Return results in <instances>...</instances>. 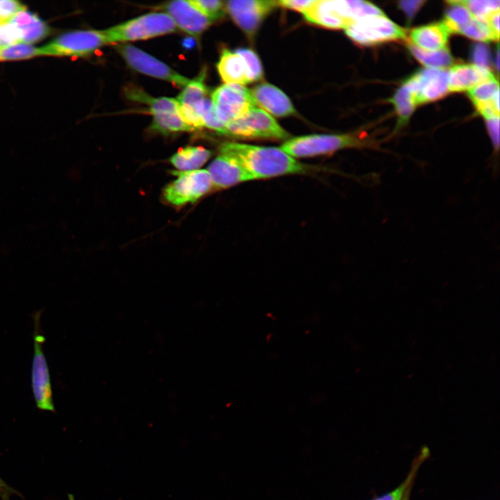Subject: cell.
I'll return each mask as SVG.
<instances>
[{
  "label": "cell",
  "mask_w": 500,
  "mask_h": 500,
  "mask_svg": "<svg viewBox=\"0 0 500 500\" xmlns=\"http://www.w3.org/2000/svg\"><path fill=\"white\" fill-rule=\"evenodd\" d=\"M219 153L233 159L253 180L305 174L310 169L281 148L226 142L220 146Z\"/></svg>",
  "instance_id": "6da1fadb"
},
{
  "label": "cell",
  "mask_w": 500,
  "mask_h": 500,
  "mask_svg": "<svg viewBox=\"0 0 500 500\" xmlns=\"http://www.w3.org/2000/svg\"><path fill=\"white\" fill-rule=\"evenodd\" d=\"M176 26L166 12L147 13L103 30L108 43L147 40L175 32Z\"/></svg>",
  "instance_id": "7a4b0ae2"
},
{
  "label": "cell",
  "mask_w": 500,
  "mask_h": 500,
  "mask_svg": "<svg viewBox=\"0 0 500 500\" xmlns=\"http://www.w3.org/2000/svg\"><path fill=\"white\" fill-rule=\"evenodd\" d=\"M367 146L351 134H314L296 137L285 142L281 149L292 158H306L338 150Z\"/></svg>",
  "instance_id": "3957f363"
},
{
  "label": "cell",
  "mask_w": 500,
  "mask_h": 500,
  "mask_svg": "<svg viewBox=\"0 0 500 500\" xmlns=\"http://www.w3.org/2000/svg\"><path fill=\"white\" fill-rule=\"evenodd\" d=\"M106 44L103 30H76L56 36L39 49L40 56L83 57Z\"/></svg>",
  "instance_id": "277c9868"
},
{
  "label": "cell",
  "mask_w": 500,
  "mask_h": 500,
  "mask_svg": "<svg viewBox=\"0 0 500 500\" xmlns=\"http://www.w3.org/2000/svg\"><path fill=\"white\" fill-rule=\"evenodd\" d=\"M173 174L176 178L169 183L163 190L165 199L172 205L181 206L194 203L212 188L206 169L174 171Z\"/></svg>",
  "instance_id": "5b68a950"
},
{
  "label": "cell",
  "mask_w": 500,
  "mask_h": 500,
  "mask_svg": "<svg viewBox=\"0 0 500 500\" xmlns=\"http://www.w3.org/2000/svg\"><path fill=\"white\" fill-rule=\"evenodd\" d=\"M346 34L362 45H374L405 38V31L384 15L370 16L350 22Z\"/></svg>",
  "instance_id": "8992f818"
},
{
  "label": "cell",
  "mask_w": 500,
  "mask_h": 500,
  "mask_svg": "<svg viewBox=\"0 0 500 500\" xmlns=\"http://www.w3.org/2000/svg\"><path fill=\"white\" fill-rule=\"evenodd\" d=\"M226 128L227 135L242 138L283 140L290 136L268 112L256 106Z\"/></svg>",
  "instance_id": "52a82bcc"
},
{
  "label": "cell",
  "mask_w": 500,
  "mask_h": 500,
  "mask_svg": "<svg viewBox=\"0 0 500 500\" xmlns=\"http://www.w3.org/2000/svg\"><path fill=\"white\" fill-rule=\"evenodd\" d=\"M211 101L219 120L226 125L256 106L251 90L238 84H224L215 89Z\"/></svg>",
  "instance_id": "ba28073f"
},
{
  "label": "cell",
  "mask_w": 500,
  "mask_h": 500,
  "mask_svg": "<svg viewBox=\"0 0 500 500\" xmlns=\"http://www.w3.org/2000/svg\"><path fill=\"white\" fill-rule=\"evenodd\" d=\"M117 50L128 65L138 72L169 81L179 87H185L190 81L162 61L135 47L130 44L120 45Z\"/></svg>",
  "instance_id": "9c48e42d"
},
{
  "label": "cell",
  "mask_w": 500,
  "mask_h": 500,
  "mask_svg": "<svg viewBox=\"0 0 500 500\" xmlns=\"http://www.w3.org/2000/svg\"><path fill=\"white\" fill-rule=\"evenodd\" d=\"M44 340L42 335L35 334L31 373L32 389L37 408L42 410L55 412L49 367L42 350Z\"/></svg>",
  "instance_id": "30bf717a"
},
{
  "label": "cell",
  "mask_w": 500,
  "mask_h": 500,
  "mask_svg": "<svg viewBox=\"0 0 500 500\" xmlns=\"http://www.w3.org/2000/svg\"><path fill=\"white\" fill-rule=\"evenodd\" d=\"M276 4L274 1L233 0L226 2V8L238 26L251 35Z\"/></svg>",
  "instance_id": "8fae6325"
},
{
  "label": "cell",
  "mask_w": 500,
  "mask_h": 500,
  "mask_svg": "<svg viewBox=\"0 0 500 500\" xmlns=\"http://www.w3.org/2000/svg\"><path fill=\"white\" fill-rule=\"evenodd\" d=\"M165 8L176 27L192 36H199L212 22L190 1H172Z\"/></svg>",
  "instance_id": "7c38bea8"
},
{
  "label": "cell",
  "mask_w": 500,
  "mask_h": 500,
  "mask_svg": "<svg viewBox=\"0 0 500 500\" xmlns=\"http://www.w3.org/2000/svg\"><path fill=\"white\" fill-rule=\"evenodd\" d=\"M417 87V106L443 98L449 92V72L444 69H421L412 75Z\"/></svg>",
  "instance_id": "4fadbf2b"
},
{
  "label": "cell",
  "mask_w": 500,
  "mask_h": 500,
  "mask_svg": "<svg viewBox=\"0 0 500 500\" xmlns=\"http://www.w3.org/2000/svg\"><path fill=\"white\" fill-rule=\"evenodd\" d=\"M205 78L206 72L203 70L198 76L190 81L176 99L183 119L192 128H199L202 124L201 117L196 112V108L206 97Z\"/></svg>",
  "instance_id": "5bb4252c"
},
{
  "label": "cell",
  "mask_w": 500,
  "mask_h": 500,
  "mask_svg": "<svg viewBox=\"0 0 500 500\" xmlns=\"http://www.w3.org/2000/svg\"><path fill=\"white\" fill-rule=\"evenodd\" d=\"M206 170L210 175L212 188L216 189H225L253 180L233 159L219 152Z\"/></svg>",
  "instance_id": "9a60e30c"
},
{
  "label": "cell",
  "mask_w": 500,
  "mask_h": 500,
  "mask_svg": "<svg viewBox=\"0 0 500 500\" xmlns=\"http://www.w3.org/2000/svg\"><path fill=\"white\" fill-rule=\"evenodd\" d=\"M251 92L256 104L274 116L286 117L295 113L290 99L273 85L262 83L255 86Z\"/></svg>",
  "instance_id": "2e32d148"
},
{
  "label": "cell",
  "mask_w": 500,
  "mask_h": 500,
  "mask_svg": "<svg viewBox=\"0 0 500 500\" xmlns=\"http://www.w3.org/2000/svg\"><path fill=\"white\" fill-rule=\"evenodd\" d=\"M494 77L490 70L474 64H459L449 72V92H462L471 90L481 83Z\"/></svg>",
  "instance_id": "e0dca14e"
},
{
  "label": "cell",
  "mask_w": 500,
  "mask_h": 500,
  "mask_svg": "<svg viewBox=\"0 0 500 500\" xmlns=\"http://www.w3.org/2000/svg\"><path fill=\"white\" fill-rule=\"evenodd\" d=\"M21 42L33 44L50 33V28L39 16L26 9L17 13L10 21Z\"/></svg>",
  "instance_id": "ac0fdd59"
},
{
  "label": "cell",
  "mask_w": 500,
  "mask_h": 500,
  "mask_svg": "<svg viewBox=\"0 0 500 500\" xmlns=\"http://www.w3.org/2000/svg\"><path fill=\"white\" fill-rule=\"evenodd\" d=\"M449 34L443 22L433 23L412 29L410 43L423 50L437 51L446 48Z\"/></svg>",
  "instance_id": "d6986e66"
},
{
  "label": "cell",
  "mask_w": 500,
  "mask_h": 500,
  "mask_svg": "<svg viewBox=\"0 0 500 500\" xmlns=\"http://www.w3.org/2000/svg\"><path fill=\"white\" fill-rule=\"evenodd\" d=\"M217 68L225 84L244 85L249 83L244 62L235 51L224 49L217 64Z\"/></svg>",
  "instance_id": "ffe728a7"
},
{
  "label": "cell",
  "mask_w": 500,
  "mask_h": 500,
  "mask_svg": "<svg viewBox=\"0 0 500 500\" xmlns=\"http://www.w3.org/2000/svg\"><path fill=\"white\" fill-rule=\"evenodd\" d=\"M303 15L307 21L329 28L344 29L349 24L338 13L333 0L315 1Z\"/></svg>",
  "instance_id": "44dd1931"
},
{
  "label": "cell",
  "mask_w": 500,
  "mask_h": 500,
  "mask_svg": "<svg viewBox=\"0 0 500 500\" xmlns=\"http://www.w3.org/2000/svg\"><path fill=\"white\" fill-rule=\"evenodd\" d=\"M211 152L202 147L186 146L179 149L169 159L176 171L199 169L210 158Z\"/></svg>",
  "instance_id": "7402d4cb"
},
{
  "label": "cell",
  "mask_w": 500,
  "mask_h": 500,
  "mask_svg": "<svg viewBox=\"0 0 500 500\" xmlns=\"http://www.w3.org/2000/svg\"><path fill=\"white\" fill-rule=\"evenodd\" d=\"M334 5L340 16L349 24L367 17L384 15L375 5L365 1L334 0Z\"/></svg>",
  "instance_id": "603a6c76"
},
{
  "label": "cell",
  "mask_w": 500,
  "mask_h": 500,
  "mask_svg": "<svg viewBox=\"0 0 500 500\" xmlns=\"http://www.w3.org/2000/svg\"><path fill=\"white\" fill-rule=\"evenodd\" d=\"M408 48L419 62L429 69H444L451 66L454 61L447 47L437 51H426L408 42Z\"/></svg>",
  "instance_id": "cb8c5ba5"
},
{
  "label": "cell",
  "mask_w": 500,
  "mask_h": 500,
  "mask_svg": "<svg viewBox=\"0 0 500 500\" xmlns=\"http://www.w3.org/2000/svg\"><path fill=\"white\" fill-rule=\"evenodd\" d=\"M151 128L161 133L194 131L184 122L180 111L167 112L153 115Z\"/></svg>",
  "instance_id": "d4e9b609"
},
{
  "label": "cell",
  "mask_w": 500,
  "mask_h": 500,
  "mask_svg": "<svg viewBox=\"0 0 500 500\" xmlns=\"http://www.w3.org/2000/svg\"><path fill=\"white\" fill-rule=\"evenodd\" d=\"M390 101L398 117V125H404L417 106L414 94L405 85L399 88Z\"/></svg>",
  "instance_id": "484cf974"
},
{
  "label": "cell",
  "mask_w": 500,
  "mask_h": 500,
  "mask_svg": "<svg viewBox=\"0 0 500 500\" xmlns=\"http://www.w3.org/2000/svg\"><path fill=\"white\" fill-rule=\"evenodd\" d=\"M449 4L442 22L449 33H459L473 18L469 10L460 1H448Z\"/></svg>",
  "instance_id": "4316f807"
},
{
  "label": "cell",
  "mask_w": 500,
  "mask_h": 500,
  "mask_svg": "<svg viewBox=\"0 0 500 500\" xmlns=\"http://www.w3.org/2000/svg\"><path fill=\"white\" fill-rule=\"evenodd\" d=\"M39 56V47L30 43L18 42L0 48V61L21 60Z\"/></svg>",
  "instance_id": "83f0119b"
},
{
  "label": "cell",
  "mask_w": 500,
  "mask_h": 500,
  "mask_svg": "<svg viewBox=\"0 0 500 500\" xmlns=\"http://www.w3.org/2000/svg\"><path fill=\"white\" fill-rule=\"evenodd\" d=\"M428 453L429 451L426 447L423 448L420 453L413 460L411 469L404 481L392 491L374 500H399L408 484L414 481L419 466L424 460L426 459L428 456Z\"/></svg>",
  "instance_id": "f1b7e54d"
},
{
  "label": "cell",
  "mask_w": 500,
  "mask_h": 500,
  "mask_svg": "<svg viewBox=\"0 0 500 500\" xmlns=\"http://www.w3.org/2000/svg\"><path fill=\"white\" fill-rule=\"evenodd\" d=\"M460 2L469 10L475 19L481 22H487L492 13L499 10V0H466Z\"/></svg>",
  "instance_id": "f546056e"
},
{
  "label": "cell",
  "mask_w": 500,
  "mask_h": 500,
  "mask_svg": "<svg viewBox=\"0 0 500 500\" xmlns=\"http://www.w3.org/2000/svg\"><path fill=\"white\" fill-rule=\"evenodd\" d=\"M458 33L481 42L498 41L499 39L494 35L487 22L479 21L474 17L462 28Z\"/></svg>",
  "instance_id": "4dcf8cb0"
},
{
  "label": "cell",
  "mask_w": 500,
  "mask_h": 500,
  "mask_svg": "<svg viewBox=\"0 0 500 500\" xmlns=\"http://www.w3.org/2000/svg\"><path fill=\"white\" fill-rule=\"evenodd\" d=\"M498 92H499V81L494 76L469 90L468 96L475 105L492 101Z\"/></svg>",
  "instance_id": "1f68e13d"
},
{
  "label": "cell",
  "mask_w": 500,
  "mask_h": 500,
  "mask_svg": "<svg viewBox=\"0 0 500 500\" xmlns=\"http://www.w3.org/2000/svg\"><path fill=\"white\" fill-rule=\"evenodd\" d=\"M243 59L249 82L257 81L262 77V68L257 54L251 49L240 48L235 51Z\"/></svg>",
  "instance_id": "d6a6232c"
},
{
  "label": "cell",
  "mask_w": 500,
  "mask_h": 500,
  "mask_svg": "<svg viewBox=\"0 0 500 500\" xmlns=\"http://www.w3.org/2000/svg\"><path fill=\"white\" fill-rule=\"evenodd\" d=\"M200 116L203 127L206 126L219 133L226 134V125L217 117L210 99L208 97L204 99L200 110Z\"/></svg>",
  "instance_id": "836d02e7"
},
{
  "label": "cell",
  "mask_w": 500,
  "mask_h": 500,
  "mask_svg": "<svg viewBox=\"0 0 500 500\" xmlns=\"http://www.w3.org/2000/svg\"><path fill=\"white\" fill-rule=\"evenodd\" d=\"M190 2L211 22L224 15V6L219 0H191Z\"/></svg>",
  "instance_id": "e575fe53"
},
{
  "label": "cell",
  "mask_w": 500,
  "mask_h": 500,
  "mask_svg": "<svg viewBox=\"0 0 500 500\" xmlns=\"http://www.w3.org/2000/svg\"><path fill=\"white\" fill-rule=\"evenodd\" d=\"M26 9L20 1L0 0V25L10 22L17 13Z\"/></svg>",
  "instance_id": "d590c367"
},
{
  "label": "cell",
  "mask_w": 500,
  "mask_h": 500,
  "mask_svg": "<svg viewBox=\"0 0 500 500\" xmlns=\"http://www.w3.org/2000/svg\"><path fill=\"white\" fill-rule=\"evenodd\" d=\"M471 58L476 65L490 70V53L488 45L483 43L474 44L471 51Z\"/></svg>",
  "instance_id": "8d00e7d4"
},
{
  "label": "cell",
  "mask_w": 500,
  "mask_h": 500,
  "mask_svg": "<svg viewBox=\"0 0 500 500\" xmlns=\"http://www.w3.org/2000/svg\"><path fill=\"white\" fill-rule=\"evenodd\" d=\"M425 3L422 0H410L399 1V7L406 15L408 21H411L417 11Z\"/></svg>",
  "instance_id": "74e56055"
},
{
  "label": "cell",
  "mask_w": 500,
  "mask_h": 500,
  "mask_svg": "<svg viewBox=\"0 0 500 500\" xmlns=\"http://www.w3.org/2000/svg\"><path fill=\"white\" fill-rule=\"evenodd\" d=\"M488 133L495 151L499 148V116L486 119Z\"/></svg>",
  "instance_id": "f35d334b"
},
{
  "label": "cell",
  "mask_w": 500,
  "mask_h": 500,
  "mask_svg": "<svg viewBox=\"0 0 500 500\" xmlns=\"http://www.w3.org/2000/svg\"><path fill=\"white\" fill-rule=\"evenodd\" d=\"M315 1V0H281L276 2L282 7L303 13Z\"/></svg>",
  "instance_id": "ab89813d"
},
{
  "label": "cell",
  "mask_w": 500,
  "mask_h": 500,
  "mask_svg": "<svg viewBox=\"0 0 500 500\" xmlns=\"http://www.w3.org/2000/svg\"><path fill=\"white\" fill-rule=\"evenodd\" d=\"M12 494H17L22 497V495L18 491L8 485L0 477V497L1 500H10V496Z\"/></svg>",
  "instance_id": "60d3db41"
},
{
  "label": "cell",
  "mask_w": 500,
  "mask_h": 500,
  "mask_svg": "<svg viewBox=\"0 0 500 500\" xmlns=\"http://www.w3.org/2000/svg\"><path fill=\"white\" fill-rule=\"evenodd\" d=\"M487 23L494 35L499 38V10L492 13L488 18Z\"/></svg>",
  "instance_id": "b9f144b4"
},
{
  "label": "cell",
  "mask_w": 500,
  "mask_h": 500,
  "mask_svg": "<svg viewBox=\"0 0 500 500\" xmlns=\"http://www.w3.org/2000/svg\"><path fill=\"white\" fill-rule=\"evenodd\" d=\"M413 481L410 482V483L408 484V485L407 488H406V490H405V491H404L402 497H401V499H400L399 500H409V499H410V492H411V490H412V484H413Z\"/></svg>",
  "instance_id": "7bdbcfd3"
},
{
  "label": "cell",
  "mask_w": 500,
  "mask_h": 500,
  "mask_svg": "<svg viewBox=\"0 0 500 500\" xmlns=\"http://www.w3.org/2000/svg\"><path fill=\"white\" fill-rule=\"evenodd\" d=\"M494 61H495V63H494V64H495V67H496L497 69L499 70V48H498V47H497V49L496 58L494 59Z\"/></svg>",
  "instance_id": "ee69618b"
},
{
  "label": "cell",
  "mask_w": 500,
  "mask_h": 500,
  "mask_svg": "<svg viewBox=\"0 0 500 500\" xmlns=\"http://www.w3.org/2000/svg\"><path fill=\"white\" fill-rule=\"evenodd\" d=\"M68 499H69V500H76L75 498H74V496L73 494H68Z\"/></svg>",
  "instance_id": "f6af8a7d"
}]
</instances>
